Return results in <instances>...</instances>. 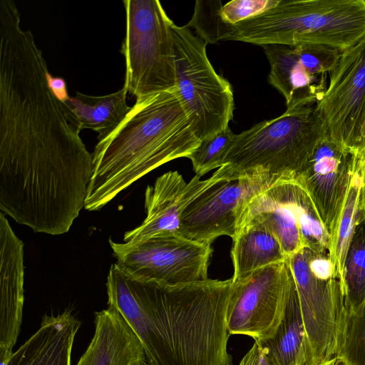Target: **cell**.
I'll return each mask as SVG.
<instances>
[{"instance_id": "cell-25", "label": "cell", "mask_w": 365, "mask_h": 365, "mask_svg": "<svg viewBox=\"0 0 365 365\" xmlns=\"http://www.w3.org/2000/svg\"><path fill=\"white\" fill-rule=\"evenodd\" d=\"M336 356L349 365H365V304L356 313H346Z\"/></svg>"}, {"instance_id": "cell-7", "label": "cell", "mask_w": 365, "mask_h": 365, "mask_svg": "<svg viewBox=\"0 0 365 365\" xmlns=\"http://www.w3.org/2000/svg\"><path fill=\"white\" fill-rule=\"evenodd\" d=\"M176 86L192 128L202 140L229 127L233 118L231 84L217 74L206 52L207 43L173 21Z\"/></svg>"}, {"instance_id": "cell-20", "label": "cell", "mask_w": 365, "mask_h": 365, "mask_svg": "<svg viewBox=\"0 0 365 365\" xmlns=\"http://www.w3.org/2000/svg\"><path fill=\"white\" fill-rule=\"evenodd\" d=\"M255 342L275 365H308L314 362L295 284L275 334Z\"/></svg>"}, {"instance_id": "cell-9", "label": "cell", "mask_w": 365, "mask_h": 365, "mask_svg": "<svg viewBox=\"0 0 365 365\" xmlns=\"http://www.w3.org/2000/svg\"><path fill=\"white\" fill-rule=\"evenodd\" d=\"M118 266L133 278L178 284L206 280L211 245L179 232L161 233L135 244L109 240Z\"/></svg>"}, {"instance_id": "cell-21", "label": "cell", "mask_w": 365, "mask_h": 365, "mask_svg": "<svg viewBox=\"0 0 365 365\" xmlns=\"http://www.w3.org/2000/svg\"><path fill=\"white\" fill-rule=\"evenodd\" d=\"M127 91L123 87L116 92L94 96L77 92L66 102L77 117L81 130L91 129L101 140L122 123L131 107L127 104Z\"/></svg>"}, {"instance_id": "cell-34", "label": "cell", "mask_w": 365, "mask_h": 365, "mask_svg": "<svg viewBox=\"0 0 365 365\" xmlns=\"http://www.w3.org/2000/svg\"><path fill=\"white\" fill-rule=\"evenodd\" d=\"M138 365H150L147 361L146 360L140 362Z\"/></svg>"}, {"instance_id": "cell-1", "label": "cell", "mask_w": 365, "mask_h": 365, "mask_svg": "<svg viewBox=\"0 0 365 365\" xmlns=\"http://www.w3.org/2000/svg\"><path fill=\"white\" fill-rule=\"evenodd\" d=\"M232 278L178 284L138 279L113 264L108 304L140 340L150 365H232L227 310Z\"/></svg>"}, {"instance_id": "cell-29", "label": "cell", "mask_w": 365, "mask_h": 365, "mask_svg": "<svg viewBox=\"0 0 365 365\" xmlns=\"http://www.w3.org/2000/svg\"><path fill=\"white\" fill-rule=\"evenodd\" d=\"M259 356V346L255 341L252 346L242 359L240 365H258Z\"/></svg>"}, {"instance_id": "cell-6", "label": "cell", "mask_w": 365, "mask_h": 365, "mask_svg": "<svg viewBox=\"0 0 365 365\" xmlns=\"http://www.w3.org/2000/svg\"><path fill=\"white\" fill-rule=\"evenodd\" d=\"M287 260L294 279L313 361L334 358L345 327L346 309L330 253L305 247Z\"/></svg>"}, {"instance_id": "cell-32", "label": "cell", "mask_w": 365, "mask_h": 365, "mask_svg": "<svg viewBox=\"0 0 365 365\" xmlns=\"http://www.w3.org/2000/svg\"><path fill=\"white\" fill-rule=\"evenodd\" d=\"M335 359H336V357L332 358L329 360H324V361H318V362L314 361L308 365H334Z\"/></svg>"}, {"instance_id": "cell-26", "label": "cell", "mask_w": 365, "mask_h": 365, "mask_svg": "<svg viewBox=\"0 0 365 365\" xmlns=\"http://www.w3.org/2000/svg\"><path fill=\"white\" fill-rule=\"evenodd\" d=\"M280 0H232L219 8L221 20L229 25L255 18L274 8Z\"/></svg>"}, {"instance_id": "cell-22", "label": "cell", "mask_w": 365, "mask_h": 365, "mask_svg": "<svg viewBox=\"0 0 365 365\" xmlns=\"http://www.w3.org/2000/svg\"><path fill=\"white\" fill-rule=\"evenodd\" d=\"M343 292L346 313H356L365 304V207L362 205L346 254Z\"/></svg>"}, {"instance_id": "cell-8", "label": "cell", "mask_w": 365, "mask_h": 365, "mask_svg": "<svg viewBox=\"0 0 365 365\" xmlns=\"http://www.w3.org/2000/svg\"><path fill=\"white\" fill-rule=\"evenodd\" d=\"M253 217L262 220L272 231L287 258L305 247L331 255V238L309 194L295 176L279 178L253 197L240 227Z\"/></svg>"}, {"instance_id": "cell-12", "label": "cell", "mask_w": 365, "mask_h": 365, "mask_svg": "<svg viewBox=\"0 0 365 365\" xmlns=\"http://www.w3.org/2000/svg\"><path fill=\"white\" fill-rule=\"evenodd\" d=\"M262 47L270 66L268 82L284 97L287 108L318 103L327 88V76L342 53L321 45L268 44Z\"/></svg>"}, {"instance_id": "cell-14", "label": "cell", "mask_w": 365, "mask_h": 365, "mask_svg": "<svg viewBox=\"0 0 365 365\" xmlns=\"http://www.w3.org/2000/svg\"><path fill=\"white\" fill-rule=\"evenodd\" d=\"M363 160L325 135L296 176L309 194L331 245L352 177Z\"/></svg>"}, {"instance_id": "cell-17", "label": "cell", "mask_w": 365, "mask_h": 365, "mask_svg": "<svg viewBox=\"0 0 365 365\" xmlns=\"http://www.w3.org/2000/svg\"><path fill=\"white\" fill-rule=\"evenodd\" d=\"M93 336L76 365H138L145 360L138 336L113 307L94 313Z\"/></svg>"}, {"instance_id": "cell-30", "label": "cell", "mask_w": 365, "mask_h": 365, "mask_svg": "<svg viewBox=\"0 0 365 365\" xmlns=\"http://www.w3.org/2000/svg\"><path fill=\"white\" fill-rule=\"evenodd\" d=\"M259 346V345H258ZM259 356L258 365H275L270 357L259 346Z\"/></svg>"}, {"instance_id": "cell-15", "label": "cell", "mask_w": 365, "mask_h": 365, "mask_svg": "<svg viewBox=\"0 0 365 365\" xmlns=\"http://www.w3.org/2000/svg\"><path fill=\"white\" fill-rule=\"evenodd\" d=\"M223 180H227L220 168L207 179L195 175L186 182L178 171H169L158 177L145 192L146 217L136 228L125 233L123 241L135 244L150 237L178 232L180 218L185 209L202 193Z\"/></svg>"}, {"instance_id": "cell-19", "label": "cell", "mask_w": 365, "mask_h": 365, "mask_svg": "<svg viewBox=\"0 0 365 365\" xmlns=\"http://www.w3.org/2000/svg\"><path fill=\"white\" fill-rule=\"evenodd\" d=\"M232 242L233 282L243 279L264 267L287 259L275 235L257 217L243 222Z\"/></svg>"}, {"instance_id": "cell-33", "label": "cell", "mask_w": 365, "mask_h": 365, "mask_svg": "<svg viewBox=\"0 0 365 365\" xmlns=\"http://www.w3.org/2000/svg\"><path fill=\"white\" fill-rule=\"evenodd\" d=\"M334 365H349V364H348L347 362H346L341 358L336 356V359H335V361L334 363Z\"/></svg>"}, {"instance_id": "cell-2", "label": "cell", "mask_w": 365, "mask_h": 365, "mask_svg": "<svg viewBox=\"0 0 365 365\" xmlns=\"http://www.w3.org/2000/svg\"><path fill=\"white\" fill-rule=\"evenodd\" d=\"M200 142L177 86L136 100L117 129L95 146L84 208L101 210L150 171L188 158Z\"/></svg>"}, {"instance_id": "cell-5", "label": "cell", "mask_w": 365, "mask_h": 365, "mask_svg": "<svg viewBox=\"0 0 365 365\" xmlns=\"http://www.w3.org/2000/svg\"><path fill=\"white\" fill-rule=\"evenodd\" d=\"M125 35L120 51L125 73L123 88L136 100L176 86L170 24L158 0H125Z\"/></svg>"}, {"instance_id": "cell-23", "label": "cell", "mask_w": 365, "mask_h": 365, "mask_svg": "<svg viewBox=\"0 0 365 365\" xmlns=\"http://www.w3.org/2000/svg\"><path fill=\"white\" fill-rule=\"evenodd\" d=\"M362 163L363 161L352 177L331 245V257L336 268L342 289L346 254L362 205Z\"/></svg>"}, {"instance_id": "cell-13", "label": "cell", "mask_w": 365, "mask_h": 365, "mask_svg": "<svg viewBox=\"0 0 365 365\" xmlns=\"http://www.w3.org/2000/svg\"><path fill=\"white\" fill-rule=\"evenodd\" d=\"M329 75L327 88L317 103L325 134L353 151L365 102V38L342 52Z\"/></svg>"}, {"instance_id": "cell-27", "label": "cell", "mask_w": 365, "mask_h": 365, "mask_svg": "<svg viewBox=\"0 0 365 365\" xmlns=\"http://www.w3.org/2000/svg\"><path fill=\"white\" fill-rule=\"evenodd\" d=\"M353 152L359 157L365 158V102L359 120Z\"/></svg>"}, {"instance_id": "cell-31", "label": "cell", "mask_w": 365, "mask_h": 365, "mask_svg": "<svg viewBox=\"0 0 365 365\" xmlns=\"http://www.w3.org/2000/svg\"><path fill=\"white\" fill-rule=\"evenodd\" d=\"M362 205L365 207V158L362 163Z\"/></svg>"}, {"instance_id": "cell-16", "label": "cell", "mask_w": 365, "mask_h": 365, "mask_svg": "<svg viewBox=\"0 0 365 365\" xmlns=\"http://www.w3.org/2000/svg\"><path fill=\"white\" fill-rule=\"evenodd\" d=\"M0 365L11 357L20 333L24 302V243L0 213Z\"/></svg>"}, {"instance_id": "cell-18", "label": "cell", "mask_w": 365, "mask_h": 365, "mask_svg": "<svg viewBox=\"0 0 365 365\" xmlns=\"http://www.w3.org/2000/svg\"><path fill=\"white\" fill-rule=\"evenodd\" d=\"M81 322L68 309L44 315L38 329L14 351L6 365H71Z\"/></svg>"}, {"instance_id": "cell-11", "label": "cell", "mask_w": 365, "mask_h": 365, "mask_svg": "<svg viewBox=\"0 0 365 365\" xmlns=\"http://www.w3.org/2000/svg\"><path fill=\"white\" fill-rule=\"evenodd\" d=\"M281 177L257 172L220 181L185 209L180 218L178 232L190 240L210 245L220 236L232 239L248 203Z\"/></svg>"}, {"instance_id": "cell-10", "label": "cell", "mask_w": 365, "mask_h": 365, "mask_svg": "<svg viewBox=\"0 0 365 365\" xmlns=\"http://www.w3.org/2000/svg\"><path fill=\"white\" fill-rule=\"evenodd\" d=\"M294 284L287 259L233 282L227 319L230 334L246 335L255 341L272 338L284 317Z\"/></svg>"}, {"instance_id": "cell-4", "label": "cell", "mask_w": 365, "mask_h": 365, "mask_svg": "<svg viewBox=\"0 0 365 365\" xmlns=\"http://www.w3.org/2000/svg\"><path fill=\"white\" fill-rule=\"evenodd\" d=\"M325 135L317 103L287 108L236 135L219 168L227 180L257 172L296 177Z\"/></svg>"}, {"instance_id": "cell-28", "label": "cell", "mask_w": 365, "mask_h": 365, "mask_svg": "<svg viewBox=\"0 0 365 365\" xmlns=\"http://www.w3.org/2000/svg\"><path fill=\"white\" fill-rule=\"evenodd\" d=\"M47 81L50 89L60 101L66 103L69 98L67 91L66 83L61 77H53L48 72L46 75Z\"/></svg>"}, {"instance_id": "cell-24", "label": "cell", "mask_w": 365, "mask_h": 365, "mask_svg": "<svg viewBox=\"0 0 365 365\" xmlns=\"http://www.w3.org/2000/svg\"><path fill=\"white\" fill-rule=\"evenodd\" d=\"M235 136L228 127L215 135L201 140L199 146L188 156L195 175L201 178L212 170L222 166Z\"/></svg>"}, {"instance_id": "cell-3", "label": "cell", "mask_w": 365, "mask_h": 365, "mask_svg": "<svg viewBox=\"0 0 365 365\" xmlns=\"http://www.w3.org/2000/svg\"><path fill=\"white\" fill-rule=\"evenodd\" d=\"M364 38L365 0H280L255 18L226 24L222 41L321 45L343 52Z\"/></svg>"}]
</instances>
